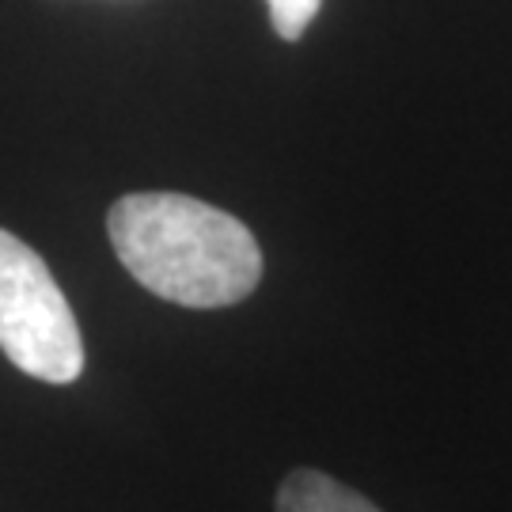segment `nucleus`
<instances>
[{
    "label": "nucleus",
    "instance_id": "obj_1",
    "mask_svg": "<svg viewBox=\"0 0 512 512\" xmlns=\"http://www.w3.org/2000/svg\"><path fill=\"white\" fill-rule=\"evenodd\" d=\"M107 236L129 277L179 308H232L262 281V251L251 228L186 194L118 198L107 213Z\"/></svg>",
    "mask_w": 512,
    "mask_h": 512
},
{
    "label": "nucleus",
    "instance_id": "obj_2",
    "mask_svg": "<svg viewBox=\"0 0 512 512\" xmlns=\"http://www.w3.org/2000/svg\"><path fill=\"white\" fill-rule=\"evenodd\" d=\"M0 349L46 384H73L84 372V342L50 266L23 239L0 228Z\"/></svg>",
    "mask_w": 512,
    "mask_h": 512
},
{
    "label": "nucleus",
    "instance_id": "obj_3",
    "mask_svg": "<svg viewBox=\"0 0 512 512\" xmlns=\"http://www.w3.org/2000/svg\"><path fill=\"white\" fill-rule=\"evenodd\" d=\"M277 512H384L338 478L300 467L277 486Z\"/></svg>",
    "mask_w": 512,
    "mask_h": 512
},
{
    "label": "nucleus",
    "instance_id": "obj_4",
    "mask_svg": "<svg viewBox=\"0 0 512 512\" xmlns=\"http://www.w3.org/2000/svg\"><path fill=\"white\" fill-rule=\"evenodd\" d=\"M266 8H270V23H274L277 38L296 42L311 27V19L319 16L323 0H266Z\"/></svg>",
    "mask_w": 512,
    "mask_h": 512
}]
</instances>
